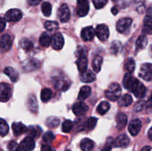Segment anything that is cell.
Listing matches in <instances>:
<instances>
[{
	"label": "cell",
	"mask_w": 152,
	"mask_h": 151,
	"mask_svg": "<svg viewBox=\"0 0 152 151\" xmlns=\"http://www.w3.org/2000/svg\"><path fill=\"white\" fill-rule=\"evenodd\" d=\"M111 13H112L114 15H116L117 13H118V9H117L116 7H112V9H111Z\"/></svg>",
	"instance_id": "9f6ffc18"
},
{
	"label": "cell",
	"mask_w": 152,
	"mask_h": 151,
	"mask_svg": "<svg viewBox=\"0 0 152 151\" xmlns=\"http://www.w3.org/2000/svg\"><path fill=\"white\" fill-rule=\"evenodd\" d=\"M53 85L56 90H66L70 86V82L68 81H66L63 77L56 76L53 80Z\"/></svg>",
	"instance_id": "4fadbf2b"
},
{
	"label": "cell",
	"mask_w": 152,
	"mask_h": 151,
	"mask_svg": "<svg viewBox=\"0 0 152 151\" xmlns=\"http://www.w3.org/2000/svg\"><path fill=\"white\" fill-rule=\"evenodd\" d=\"M151 147L150 146H145L142 148L141 151H150L151 150Z\"/></svg>",
	"instance_id": "11a10c76"
},
{
	"label": "cell",
	"mask_w": 152,
	"mask_h": 151,
	"mask_svg": "<svg viewBox=\"0 0 152 151\" xmlns=\"http://www.w3.org/2000/svg\"><path fill=\"white\" fill-rule=\"evenodd\" d=\"M80 147L83 151H92L94 147V142L89 139H84L80 142Z\"/></svg>",
	"instance_id": "cb8c5ba5"
},
{
	"label": "cell",
	"mask_w": 152,
	"mask_h": 151,
	"mask_svg": "<svg viewBox=\"0 0 152 151\" xmlns=\"http://www.w3.org/2000/svg\"><path fill=\"white\" fill-rule=\"evenodd\" d=\"M9 126L5 121L0 118V136H5L8 133Z\"/></svg>",
	"instance_id": "74e56055"
},
{
	"label": "cell",
	"mask_w": 152,
	"mask_h": 151,
	"mask_svg": "<svg viewBox=\"0 0 152 151\" xmlns=\"http://www.w3.org/2000/svg\"><path fill=\"white\" fill-rule=\"evenodd\" d=\"M139 76L145 81H150L152 80V64L145 63L141 66Z\"/></svg>",
	"instance_id": "5b68a950"
},
{
	"label": "cell",
	"mask_w": 152,
	"mask_h": 151,
	"mask_svg": "<svg viewBox=\"0 0 152 151\" xmlns=\"http://www.w3.org/2000/svg\"><path fill=\"white\" fill-rule=\"evenodd\" d=\"M45 28L48 30H57L59 28V24L56 22H54V21H47L45 23Z\"/></svg>",
	"instance_id": "60d3db41"
},
{
	"label": "cell",
	"mask_w": 152,
	"mask_h": 151,
	"mask_svg": "<svg viewBox=\"0 0 152 151\" xmlns=\"http://www.w3.org/2000/svg\"><path fill=\"white\" fill-rule=\"evenodd\" d=\"M110 109V105L108 102L103 101V102H100L99 105H98L97 108H96V111L100 115H104V114L106 113L108 111V110Z\"/></svg>",
	"instance_id": "1f68e13d"
},
{
	"label": "cell",
	"mask_w": 152,
	"mask_h": 151,
	"mask_svg": "<svg viewBox=\"0 0 152 151\" xmlns=\"http://www.w3.org/2000/svg\"><path fill=\"white\" fill-rule=\"evenodd\" d=\"M113 144L115 145L114 140H113V139H111V138H109V139H108V141H107V143L105 144L104 147L102 148V151H111V149H112Z\"/></svg>",
	"instance_id": "7dc6e473"
},
{
	"label": "cell",
	"mask_w": 152,
	"mask_h": 151,
	"mask_svg": "<svg viewBox=\"0 0 152 151\" xmlns=\"http://www.w3.org/2000/svg\"><path fill=\"white\" fill-rule=\"evenodd\" d=\"M20 147L25 151H32L35 147V142L34 141L33 138L28 136V137L25 138L21 142Z\"/></svg>",
	"instance_id": "ac0fdd59"
},
{
	"label": "cell",
	"mask_w": 152,
	"mask_h": 151,
	"mask_svg": "<svg viewBox=\"0 0 152 151\" xmlns=\"http://www.w3.org/2000/svg\"><path fill=\"white\" fill-rule=\"evenodd\" d=\"M42 101L43 102H48L52 97V91L49 88H44L42 90L41 95H40Z\"/></svg>",
	"instance_id": "e575fe53"
},
{
	"label": "cell",
	"mask_w": 152,
	"mask_h": 151,
	"mask_svg": "<svg viewBox=\"0 0 152 151\" xmlns=\"http://www.w3.org/2000/svg\"><path fill=\"white\" fill-rule=\"evenodd\" d=\"M136 9L139 13H143L145 10V0H136Z\"/></svg>",
	"instance_id": "f6af8a7d"
},
{
	"label": "cell",
	"mask_w": 152,
	"mask_h": 151,
	"mask_svg": "<svg viewBox=\"0 0 152 151\" xmlns=\"http://www.w3.org/2000/svg\"><path fill=\"white\" fill-rule=\"evenodd\" d=\"M73 128V122L71 120H65L62 123V130L64 133H69Z\"/></svg>",
	"instance_id": "7bdbcfd3"
},
{
	"label": "cell",
	"mask_w": 152,
	"mask_h": 151,
	"mask_svg": "<svg viewBox=\"0 0 152 151\" xmlns=\"http://www.w3.org/2000/svg\"><path fill=\"white\" fill-rule=\"evenodd\" d=\"M88 110V107L83 102H77V103L74 104V105L73 106V112L77 116L84 115L87 113Z\"/></svg>",
	"instance_id": "5bb4252c"
},
{
	"label": "cell",
	"mask_w": 152,
	"mask_h": 151,
	"mask_svg": "<svg viewBox=\"0 0 152 151\" xmlns=\"http://www.w3.org/2000/svg\"><path fill=\"white\" fill-rule=\"evenodd\" d=\"M28 107L33 113H37L38 111V102L37 98L34 95H31L28 99Z\"/></svg>",
	"instance_id": "f1b7e54d"
},
{
	"label": "cell",
	"mask_w": 152,
	"mask_h": 151,
	"mask_svg": "<svg viewBox=\"0 0 152 151\" xmlns=\"http://www.w3.org/2000/svg\"><path fill=\"white\" fill-rule=\"evenodd\" d=\"M66 151H71V150H66Z\"/></svg>",
	"instance_id": "680465c9"
},
{
	"label": "cell",
	"mask_w": 152,
	"mask_h": 151,
	"mask_svg": "<svg viewBox=\"0 0 152 151\" xmlns=\"http://www.w3.org/2000/svg\"><path fill=\"white\" fill-rule=\"evenodd\" d=\"M147 44H148V38H147L146 36L140 35L138 37L136 41V50L139 51V50H142L145 48Z\"/></svg>",
	"instance_id": "484cf974"
},
{
	"label": "cell",
	"mask_w": 152,
	"mask_h": 151,
	"mask_svg": "<svg viewBox=\"0 0 152 151\" xmlns=\"http://www.w3.org/2000/svg\"><path fill=\"white\" fill-rule=\"evenodd\" d=\"M95 79H96V76H95L94 73L90 70H86L85 72L82 73L81 76H80V80L85 83L92 82V81H95Z\"/></svg>",
	"instance_id": "603a6c76"
},
{
	"label": "cell",
	"mask_w": 152,
	"mask_h": 151,
	"mask_svg": "<svg viewBox=\"0 0 152 151\" xmlns=\"http://www.w3.org/2000/svg\"><path fill=\"white\" fill-rule=\"evenodd\" d=\"M122 90L120 84L117 83H112L109 85L108 90L105 91V96L108 99L112 102H116L120 99Z\"/></svg>",
	"instance_id": "7a4b0ae2"
},
{
	"label": "cell",
	"mask_w": 152,
	"mask_h": 151,
	"mask_svg": "<svg viewBox=\"0 0 152 151\" xmlns=\"http://www.w3.org/2000/svg\"><path fill=\"white\" fill-rule=\"evenodd\" d=\"M42 151H55V150L53 147L48 144H42L41 147Z\"/></svg>",
	"instance_id": "f907efd6"
},
{
	"label": "cell",
	"mask_w": 152,
	"mask_h": 151,
	"mask_svg": "<svg viewBox=\"0 0 152 151\" xmlns=\"http://www.w3.org/2000/svg\"><path fill=\"white\" fill-rule=\"evenodd\" d=\"M91 87L89 86H83L81 87L80 93L78 95V99L80 101H84L90 96L91 94Z\"/></svg>",
	"instance_id": "4316f807"
},
{
	"label": "cell",
	"mask_w": 152,
	"mask_h": 151,
	"mask_svg": "<svg viewBox=\"0 0 152 151\" xmlns=\"http://www.w3.org/2000/svg\"><path fill=\"white\" fill-rule=\"evenodd\" d=\"M64 38L62 36V35L59 33H56L52 38V47L54 50H59L63 47L64 45Z\"/></svg>",
	"instance_id": "9a60e30c"
},
{
	"label": "cell",
	"mask_w": 152,
	"mask_h": 151,
	"mask_svg": "<svg viewBox=\"0 0 152 151\" xmlns=\"http://www.w3.org/2000/svg\"><path fill=\"white\" fill-rule=\"evenodd\" d=\"M89 5L88 0H77V13L79 16L83 17L86 16L88 13Z\"/></svg>",
	"instance_id": "8992f818"
},
{
	"label": "cell",
	"mask_w": 152,
	"mask_h": 151,
	"mask_svg": "<svg viewBox=\"0 0 152 151\" xmlns=\"http://www.w3.org/2000/svg\"><path fill=\"white\" fill-rule=\"evenodd\" d=\"M107 2H108V0H93L94 5L96 9H101L104 7Z\"/></svg>",
	"instance_id": "bcb514c9"
},
{
	"label": "cell",
	"mask_w": 152,
	"mask_h": 151,
	"mask_svg": "<svg viewBox=\"0 0 152 151\" xmlns=\"http://www.w3.org/2000/svg\"><path fill=\"white\" fill-rule=\"evenodd\" d=\"M132 19L131 18L126 17L122 18L117 22V30L118 32L121 33H125L126 31L129 30L131 25H132Z\"/></svg>",
	"instance_id": "9c48e42d"
},
{
	"label": "cell",
	"mask_w": 152,
	"mask_h": 151,
	"mask_svg": "<svg viewBox=\"0 0 152 151\" xmlns=\"http://www.w3.org/2000/svg\"><path fill=\"white\" fill-rule=\"evenodd\" d=\"M95 33L100 41H105L108 39L109 36V30H108V26L103 24L99 25L95 30Z\"/></svg>",
	"instance_id": "52a82bcc"
},
{
	"label": "cell",
	"mask_w": 152,
	"mask_h": 151,
	"mask_svg": "<svg viewBox=\"0 0 152 151\" xmlns=\"http://www.w3.org/2000/svg\"><path fill=\"white\" fill-rule=\"evenodd\" d=\"M4 73L10 78L13 82H16L19 78V73L13 68L7 67L4 70Z\"/></svg>",
	"instance_id": "d4e9b609"
},
{
	"label": "cell",
	"mask_w": 152,
	"mask_h": 151,
	"mask_svg": "<svg viewBox=\"0 0 152 151\" xmlns=\"http://www.w3.org/2000/svg\"><path fill=\"white\" fill-rule=\"evenodd\" d=\"M54 139V135L51 132H47L43 136V141L46 143H50Z\"/></svg>",
	"instance_id": "c3c4849f"
},
{
	"label": "cell",
	"mask_w": 152,
	"mask_h": 151,
	"mask_svg": "<svg viewBox=\"0 0 152 151\" xmlns=\"http://www.w3.org/2000/svg\"><path fill=\"white\" fill-rule=\"evenodd\" d=\"M6 27L5 19L2 17H0V33L2 32Z\"/></svg>",
	"instance_id": "681fc988"
},
{
	"label": "cell",
	"mask_w": 152,
	"mask_h": 151,
	"mask_svg": "<svg viewBox=\"0 0 152 151\" xmlns=\"http://www.w3.org/2000/svg\"><path fill=\"white\" fill-rule=\"evenodd\" d=\"M95 35H96V33H95V30L92 26L86 27V28H83V29L82 30L81 37L84 41H91V40L94 38V37Z\"/></svg>",
	"instance_id": "2e32d148"
},
{
	"label": "cell",
	"mask_w": 152,
	"mask_h": 151,
	"mask_svg": "<svg viewBox=\"0 0 152 151\" xmlns=\"http://www.w3.org/2000/svg\"><path fill=\"white\" fill-rule=\"evenodd\" d=\"M13 44V40L9 34H4L0 38V50L1 52H7L11 47Z\"/></svg>",
	"instance_id": "30bf717a"
},
{
	"label": "cell",
	"mask_w": 152,
	"mask_h": 151,
	"mask_svg": "<svg viewBox=\"0 0 152 151\" xmlns=\"http://www.w3.org/2000/svg\"><path fill=\"white\" fill-rule=\"evenodd\" d=\"M12 129H13V134L16 136H19L22 133H25L28 130V128L25 124L21 122H14L12 124Z\"/></svg>",
	"instance_id": "ffe728a7"
},
{
	"label": "cell",
	"mask_w": 152,
	"mask_h": 151,
	"mask_svg": "<svg viewBox=\"0 0 152 151\" xmlns=\"http://www.w3.org/2000/svg\"><path fill=\"white\" fill-rule=\"evenodd\" d=\"M40 67V63L38 60L34 59H28L24 62L22 65V68L26 72H29V71L36 70L39 69Z\"/></svg>",
	"instance_id": "7c38bea8"
},
{
	"label": "cell",
	"mask_w": 152,
	"mask_h": 151,
	"mask_svg": "<svg viewBox=\"0 0 152 151\" xmlns=\"http://www.w3.org/2000/svg\"><path fill=\"white\" fill-rule=\"evenodd\" d=\"M58 16L61 22H67L71 18V12L66 4H62L58 10Z\"/></svg>",
	"instance_id": "8fae6325"
},
{
	"label": "cell",
	"mask_w": 152,
	"mask_h": 151,
	"mask_svg": "<svg viewBox=\"0 0 152 151\" xmlns=\"http://www.w3.org/2000/svg\"><path fill=\"white\" fill-rule=\"evenodd\" d=\"M148 139H149L152 142V127H151V128L149 129V130H148Z\"/></svg>",
	"instance_id": "db71d44e"
},
{
	"label": "cell",
	"mask_w": 152,
	"mask_h": 151,
	"mask_svg": "<svg viewBox=\"0 0 152 151\" xmlns=\"http://www.w3.org/2000/svg\"><path fill=\"white\" fill-rule=\"evenodd\" d=\"M20 46L23 50H25V51H30L33 49L34 47V45H33V43L31 42L30 40H28V38H22V40L20 41Z\"/></svg>",
	"instance_id": "8d00e7d4"
},
{
	"label": "cell",
	"mask_w": 152,
	"mask_h": 151,
	"mask_svg": "<svg viewBox=\"0 0 152 151\" xmlns=\"http://www.w3.org/2000/svg\"><path fill=\"white\" fill-rule=\"evenodd\" d=\"M42 0H28V3L31 6H35L39 4Z\"/></svg>",
	"instance_id": "816d5d0a"
},
{
	"label": "cell",
	"mask_w": 152,
	"mask_h": 151,
	"mask_svg": "<svg viewBox=\"0 0 152 151\" xmlns=\"http://www.w3.org/2000/svg\"><path fill=\"white\" fill-rule=\"evenodd\" d=\"M128 118L125 113H119L116 115V122H117V127L119 130H123L127 124Z\"/></svg>",
	"instance_id": "44dd1931"
},
{
	"label": "cell",
	"mask_w": 152,
	"mask_h": 151,
	"mask_svg": "<svg viewBox=\"0 0 152 151\" xmlns=\"http://www.w3.org/2000/svg\"><path fill=\"white\" fill-rule=\"evenodd\" d=\"M114 144H115L116 147H126L130 144V139H129V138L126 135H120L114 141Z\"/></svg>",
	"instance_id": "7402d4cb"
},
{
	"label": "cell",
	"mask_w": 152,
	"mask_h": 151,
	"mask_svg": "<svg viewBox=\"0 0 152 151\" xmlns=\"http://www.w3.org/2000/svg\"><path fill=\"white\" fill-rule=\"evenodd\" d=\"M42 12L43 15L45 16H50L51 14L52 11V6L50 2L48 1H45L42 4Z\"/></svg>",
	"instance_id": "d590c367"
},
{
	"label": "cell",
	"mask_w": 152,
	"mask_h": 151,
	"mask_svg": "<svg viewBox=\"0 0 152 151\" xmlns=\"http://www.w3.org/2000/svg\"><path fill=\"white\" fill-rule=\"evenodd\" d=\"M142 33L145 35L152 34V17L151 16H146L144 18Z\"/></svg>",
	"instance_id": "d6986e66"
},
{
	"label": "cell",
	"mask_w": 152,
	"mask_h": 151,
	"mask_svg": "<svg viewBox=\"0 0 152 151\" xmlns=\"http://www.w3.org/2000/svg\"><path fill=\"white\" fill-rule=\"evenodd\" d=\"M132 97L129 94H125L119 101V105L121 107H128L132 104Z\"/></svg>",
	"instance_id": "d6a6232c"
},
{
	"label": "cell",
	"mask_w": 152,
	"mask_h": 151,
	"mask_svg": "<svg viewBox=\"0 0 152 151\" xmlns=\"http://www.w3.org/2000/svg\"><path fill=\"white\" fill-rule=\"evenodd\" d=\"M125 70H126L127 72H129V73H132L134 71V70L135 69V62L133 59H129L126 61V64H125L124 67Z\"/></svg>",
	"instance_id": "ab89813d"
},
{
	"label": "cell",
	"mask_w": 152,
	"mask_h": 151,
	"mask_svg": "<svg viewBox=\"0 0 152 151\" xmlns=\"http://www.w3.org/2000/svg\"><path fill=\"white\" fill-rule=\"evenodd\" d=\"M7 149H8V151H21L22 148H21V147L16 142L11 141L8 144Z\"/></svg>",
	"instance_id": "ee69618b"
},
{
	"label": "cell",
	"mask_w": 152,
	"mask_h": 151,
	"mask_svg": "<svg viewBox=\"0 0 152 151\" xmlns=\"http://www.w3.org/2000/svg\"><path fill=\"white\" fill-rule=\"evenodd\" d=\"M0 151H2V150H0Z\"/></svg>",
	"instance_id": "6f0895ef"
},
{
	"label": "cell",
	"mask_w": 152,
	"mask_h": 151,
	"mask_svg": "<svg viewBox=\"0 0 152 151\" xmlns=\"http://www.w3.org/2000/svg\"><path fill=\"white\" fill-rule=\"evenodd\" d=\"M77 56L78 59L77 60V68L80 73L85 72L87 70L88 67V59L86 56V52L84 51V49L80 48V50H77Z\"/></svg>",
	"instance_id": "3957f363"
},
{
	"label": "cell",
	"mask_w": 152,
	"mask_h": 151,
	"mask_svg": "<svg viewBox=\"0 0 152 151\" xmlns=\"http://www.w3.org/2000/svg\"><path fill=\"white\" fill-rule=\"evenodd\" d=\"M147 107H152V93L151 95V97H150L149 100L147 102Z\"/></svg>",
	"instance_id": "f5cc1de1"
},
{
	"label": "cell",
	"mask_w": 152,
	"mask_h": 151,
	"mask_svg": "<svg viewBox=\"0 0 152 151\" xmlns=\"http://www.w3.org/2000/svg\"><path fill=\"white\" fill-rule=\"evenodd\" d=\"M102 64V58L100 56H96L92 61V67L95 72L99 73L101 70Z\"/></svg>",
	"instance_id": "4dcf8cb0"
},
{
	"label": "cell",
	"mask_w": 152,
	"mask_h": 151,
	"mask_svg": "<svg viewBox=\"0 0 152 151\" xmlns=\"http://www.w3.org/2000/svg\"><path fill=\"white\" fill-rule=\"evenodd\" d=\"M22 17V13L19 9H10L5 13V19L7 22H16Z\"/></svg>",
	"instance_id": "ba28073f"
},
{
	"label": "cell",
	"mask_w": 152,
	"mask_h": 151,
	"mask_svg": "<svg viewBox=\"0 0 152 151\" xmlns=\"http://www.w3.org/2000/svg\"><path fill=\"white\" fill-rule=\"evenodd\" d=\"M96 122H97V118L95 117H91L86 121V124H85V128L87 130H93L96 126Z\"/></svg>",
	"instance_id": "f35d334b"
},
{
	"label": "cell",
	"mask_w": 152,
	"mask_h": 151,
	"mask_svg": "<svg viewBox=\"0 0 152 151\" xmlns=\"http://www.w3.org/2000/svg\"><path fill=\"white\" fill-rule=\"evenodd\" d=\"M122 47H123V46H122V44L120 41H113L111 47H110V52H111L112 54L117 55L121 51Z\"/></svg>",
	"instance_id": "836d02e7"
},
{
	"label": "cell",
	"mask_w": 152,
	"mask_h": 151,
	"mask_svg": "<svg viewBox=\"0 0 152 151\" xmlns=\"http://www.w3.org/2000/svg\"><path fill=\"white\" fill-rule=\"evenodd\" d=\"M59 121H59V118H56V117H50L46 121V125L50 128L56 127L59 124Z\"/></svg>",
	"instance_id": "b9f144b4"
},
{
	"label": "cell",
	"mask_w": 152,
	"mask_h": 151,
	"mask_svg": "<svg viewBox=\"0 0 152 151\" xmlns=\"http://www.w3.org/2000/svg\"><path fill=\"white\" fill-rule=\"evenodd\" d=\"M123 85L126 89L134 93L136 97L142 98L146 93V88L137 78L132 76L130 73H126L123 78Z\"/></svg>",
	"instance_id": "6da1fadb"
},
{
	"label": "cell",
	"mask_w": 152,
	"mask_h": 151,
	"mask_svg": "<svg viewBox=\"0 0 152 151\" xmlns=\"http://www.w3.org/2000/svg\"><path fill=\"white\" fill-rule=\"evenodd\" d=\"M52 42V38L47 33H43L39 38V44L44 47H48Z\"/></svg>",
	"instance_id": "83f0119b"
},
{
	"label": "cell",
	"mask_w": 152,
	"mask_h": 151,
	"mask_svg": "<svg viewBox=\"0 0 152 151\" xmlns=\"http://www.w3.org/2000/svg\"><path fill=\"white\" fill-rule=\"evenodd\" d=\"M28 133L29 136L31 138H37L42 133V130L39 127L35 125L30 126L28 128Z\"/></svg>",
	"instance_id": "f546056e"
},
{
	"label": "cell",
	"mask_w": 152,
	"mask_h": 151,
	"mask_svg": "<svg viewBox=\"0 0 152 151\" xmlns=\"http://www.w3.org/2000/svg\"><path fill=\"white\" fill-rule=\"evenodd\" d=\"M142 127V123L139 119H134L130 122L129 126V131L133 136H137L140 131Z\"/></svg>",
	"instance_id": "e0dca14e"
},
{
	"label": "cell",
	"mask_w": 152,
	"mask_h": 151,
	"mask_svg": "<svg viewBox=\"0 0 152 151\" xmlns=\"http://www.w3.org/2000/svg\"><path fill=\"white\" fill-rule=\"evenodd\" d=\"M11 86L7 83H1L0 84V102H7L11 97Z\"/></svg>",
	"instance_id": "277c9868"
}]
</instances>
